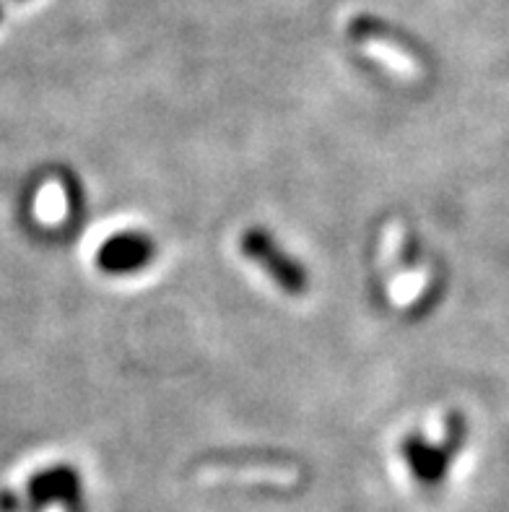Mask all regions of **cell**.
Returning <instances> with one entry per match:
<instances>
[{"label":"cell","mask_w":509,"mask_h":512,"mask_svg":"<svg viewBox=\"0 0 509 512\" xmlns=\"http://www.w3.org/2000/svg\"><path fill=\"white\" fill-rule=\"evenodd\" d=\"M19 3H21V0H19Z\"/></svg>","instance_id":"8992f818"},{"label":"cell","mask_w":509,"mask_h":512,"mask_svg":"<svg viewBox=\"0 0 509 512\" xmlns=\"http://www.w3.org/2000/svg\"><path fill=\"white\" fill-rule=\"evenodd\" d=\"M0 16H3V11H0Z\"/></svg>","instance_id":"5b68a950"},{"label":"cell","mask_w":509,"mask_h":512,"mask_svg":"<svg viewBox=\"0 0 509 512\" xmlns=\"http://www.w3.org/2000/svg\"><path fill=\"white\" fill-rule=\"evenodd\" d=\"M239 250L252 266H258L289 297H304L310 292V273H307L304 263L291 253H286L284 245L268 229H247L239 237Z\"/></svg>","instance_id":"7a4b0ae2"},{"label":"cell","mask_w":509,"mask_h":512,"mask_svg":"<svg viewBox=\"0 0 509 512\" xmlns=\"http://www.w3.org/2000/svg\"><path fill=\"white\" fill-rule=\"evenodd\" d=\"M45 507H63L65 512H86L84 510V484L81 474L73 466H47L39 468L32 479L26 481L21 510L39 512Z\"/></svg>","instance_id":"3957f363"},{"label":"cell","mask_w":509,"mask_h":512,"mask_svg":"<svg viewBox=\"0 0 509 512\" xmlns=\"http://www.w3.org/2000/svg\"><path fill=\"white\" fill-rule=\"evenodd\" d=\"M156 258V242L149 234L125 229L99 245L97 268L107 276H133L149 268Z\"/></svg>","instance_id":"277c9868"},{"label":"cell","mask_w":509,"mask_h":512,"mask_svg":"<svg viewBox=\"0 0 509 512\" xmlns=\"http://www.w3.org/2000/svg\"><path fill=\"white\" fill-rule=\"evenodd\" d=\"M465 445V419L460 414L447 416L445 437L439 442H429L419 432H411L400 442V458L411 471L413 481L419 487L434 489L445 484L455 455Z\"/></svg>","instance_id":"6da1fadb"}]
</instances>
